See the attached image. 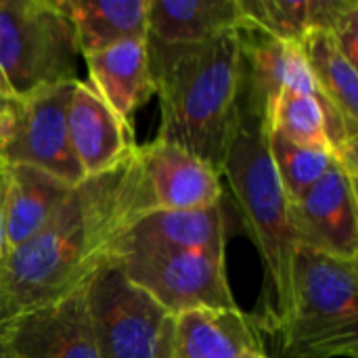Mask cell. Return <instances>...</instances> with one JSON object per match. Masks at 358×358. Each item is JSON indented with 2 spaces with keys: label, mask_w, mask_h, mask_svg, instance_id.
Returning <instances> with one entry per match:
<instances>
[{
  "label": "cell",
  "mask_w": 358,
  "mask_h": 358,
  "mask_svg": "<svg viewBox=\"0 0 358 358\" xmlns=\"http://www.w3.org/2000/svg\"><path fill=\"white\" fill-rule=\"evenodd\" d=\"M151 210L153 195L134 145L117 166L73 187L40 233L4 252L0 329L23 313L84 289L113 260L124 233Z\"/></svg>",
  "instance_id": "cell-1"
},
{
  "label": "cell",
  "mask_w": 358,
  "mask_h": 358,
  "mask_svg": "<svg viewBox=\"0 0 358 358\" xmlns=\"http://www.w3.org/2000/svg\"><path fill=\"white\" fill-rule=\"evenodd\" d=\"M147 55L162 111L155 141L197 155L222 176L245 78L239 29L189 46L147 40Z\"/></svg>",
  "instance_id": "cell-2"
},
{
  "label": "cell",
  "mask_w": 358,
  "mask_h": 358,
  "mask_svg": "<svg viewBox=\"0 0 358 358\" xmlns=\"http://www.w3.org/2000/svg\"><path fill=\"white\" fill-rule=\"evenodd\" d=\"M222 174L264 262L262 315L252 319L256 329L273 334L287 304L296 239L289 227V201L268 151L266 115L243 96Z\"/></svg>",
  "instance_id": "cell-3"
},
{
  "label": "cell",
  "mask_w": 358,
  "mask_h": 358,
  "mask_svg": "<svg viewBox=\"0 0 358 358\" xmlns=\"http://www.w3.org/2000/svg\"><path fill=\"white\" fill-rule=\"evenodd\" d=\"M358 260L296 245L289 294L273 336L283 358L358 357Z\"/></svg>",
  "instance_id": "cell-4"
},
{
  "label": "cell",
  "mask_w": 358,
  "mask_h": 358,
  "mask_svg": "<svg viewBox=\"0 0 358 358\" xmlns=\"http://www.w3.org/2000/svg\"><path fill=\"white\" fill-rule=\"evenodd\" d=\"M80 48L59 0H0V80L25 96L78 80Z\"/></svg>",
  "instance_id": "cell-5"
},
{
  "label": "cell",
  "mask_w": 358,
  "mask_h": 358,
  "mask_svg": "<svg viewBox=\"0 0 358 358\" xmlns=\"http://www.w3.org/2000/svg\"><path fill=\"white\" fill-rule=\"evenodd\" d=\"M101 358H170L174 315L134 285L117 264L105 262L84 287Z\"/></svg>",
  "instance_id": "cell-6"
},
{
  "label": "cell",
  "mask_w": 358,
  "mask_h": 358,
  "mask_svg": "<svg viewBox=\"0 0 358 358\" xmlns=\"http://www.w3.org/2000/svg\"><path fill=\"white\" fill-rule=\"evenodd\" d=\"M76 82L48 86L25 96L6 92L0 96V164L44 170L71 189L86 178L71 151L65 124Z\"/></svg>",
  "instance_id": "cell-7"
},
{
  "label": "cell",
  "mask_w": 358,
  "mask_h": 358,
  "mask_svg": "<svg viewBox=\"0 0 358 358\" xmlns=\"http://www.w3.org/2000/svg\"><path fill=\"white\" fill-rule=\"evenodd\" d=\"M124 275L170 315L239 308L227 279V258L206 252L130 254L117 258Z\"/></svg>",
  "instance_id": "cell-8"
},
{
  "label": "cell",
  "mask_w": 358,
  "mask_h": 358,
  "mask_svg": "<svg viewBox=\"0 0 358 358\" xmlns=\"http://www.w3.org/2000/svg\"><path fill=\"white\" fill-rule=\"evenodd\" d=\"M289 227L296 245L358 260L357 182L331 162L329 170L298 201L289 203Z\"/></svg>",
  "instance_id": "cell-9"
},
{
  "label": "cell",
  "mask_w": 358,
  "mask_h": 358,
  "mask_svg": "<svg viewBox=\"0 0 358 358\" xmlns=\"http://www.w3.org/2000/svg\"><path fill=\"white\" fill-rule=\"evenodd\" d=\"M2 338L17 358H101L84 289L15 317Z\"/></svg>",
  "instance_id": "cell-10"
},
{
  "label": "cell",
  "mask_w": 358,
  "mask_h": 358,
  "mask_svg": "<svg viewBox=\"0 0 358 358\" xmlns=\"http://www.w3.org/2000/svg\"><path fill=\"white\" fill-rule=\"evenodd\" d=\"M227 237L222 203L206 210H151L124 233L113 260L166 252H206L227 258Z\"/></svg>",
  "instance_id": "cell-11"
},
{
  "label": "cell",
  "mask_w": 358,
  "mask_h": 358,
  "mask_svg": "<svg viewBox=\"0 0 358 358\" xmlns=\"http://www.w3.org/2000/svg\"><path fill=\"white\" fill-rule=\"evenodd\" d=\"M155 210H206L222 201L220 174L197 155L168 143L138 145Z\"/></svg>",
  "instance_id": "cell-12"
},
{
  "label": "cell",
  "mask_w": 358,
  "mask_h": 358,
  "mask_svg": "<svg viewBox=\"0 0 358 358\" xmlns=\"http://www.w3.org/2000/svg\"><path fill=\"white\" fill-rule=\"evenodd\" d=\"M65 124L71 151L86 178L111 170L136 145L132 128L126 126L82 80L76 82L69 94Z\"/></svg>",
  "instance_id": "cell-13"
},
{
  "label": "cell",
  "mask_w": 358,
  "mask_h": 358,
  "mask_svg": "<svg viewBox=\"0 0 358 358\" xmlns=\"http://www.w3.org/2000/svg\"><path fill=\"white\" fill-rule=\"evenodd\" d=\"M69 193L71 187L44 170L31 166H4L0 182L4 252L19 248L40 233Z\"/></svg>",
  "instance_id": "cell-14"
},
{
  "label": "cell",
  "mask_w": 358,
  "mask_h": 358,
  "mask_svg": "<svg viewBox=\"0 0 358 358\" xmlns=\"http://www.w3.org/2000/svg\"><path fill=\"white\" fill-rule=\"evenodd\" d=\"M90 88L101 101L132 128L134 111L153 94L147 38L124 40L103 50L84 55Z\"/></svg>",
  "instance_id": "cell-15"
},
{
  "label": "cell",
  "mask_w": 358,
  "mask_h": 358,
  "mask_svg": "<svg viewBox=\"0 0 358 358\" xmlns=\"http://www.w3.org/2000/svg\"><path fill=\"white\" fill-rule=\"evenodd\" d=\"M245 27L239 0H149L147 40L170 46L210 42Z\"/></svg>",
  "instance_id": "cell-16"
},
{
  "label": "cell",
  "mask_w": 358,
  "mask_h": 358,
  "mask_svg": "<svg viewBox=\"0 0 358 358\" xmlns=\"http://www.w3.org/2000/svg\"><path fill=\"white\" fill-rule=\"evenodd\" d=\"M260 346L254 319L241 308L176 315L170 358H241Z\"/></svg>",
  "instance_id": "cell-17"
},
{
  "label": "cell",
  "mask_w": 358,
  "mask_h": 358,
  "mask_svg": "<svg viewBox=\"0 0 358 358\" xmlns=\"http://www.w3.org/2000/svg\"><path fill=\"white\" fill-rule=\"evenodd\" d=\"M149 0H59L76 29L80 55H90L124 40L147 38Z\"/></svg>",
  "instance_id": "cell-18"
},
{
  "label": "cell",
  "mask_w": 358,
  "mask_h": 358,
  "mask_svg": "<svg viewBox=\"0 0 358 358\" xmlns=\"http://www.w3.org/2000/svg\"><path fill=\"white\" fill-rule=\"evenodd\" d=\"M355 0H239L245 25L285 42L302 44L308 31L336 25Z\"/></svg>",
  "instance_id": "cell-19"
},
{
  "label": "cell",
  "mask_w": 358,
  "mask_h": 358,
  "mask_svg": "<svg viewBox=\"0 0 358 358\" xmlns=\"http://www.w3.org/2000/svg\"><path fill=\"white\" fill-rule=\"evenodd\" d=\"M308 67L319 94L336 109L346 128L358 134V73L342 55L338 42L327 29H313L302 42Z\"/></svg>",
  "instance_id": "cell-20"
},
{
  "label": "cell",
  "mask_w": 358,
  "mask_h": 358,
  "mask_svg": "<svg viewBox=\"0 0 358 358\" xmlns=\"http://www.w3.org/2000/svg\"><path fill=\"white\" fill-rule=\"evenodd\" d=\"M268 151L287 201H298L331 166L329 149L302 147L268 128Z\"/></svg>",
  "instance_id": "cell-21"
},
{
  "label": "cell",
  "mask_w": 358,
  "mask_h": 358,
  "mask_svg": "<svg viewBox=\"0 0 358 358\" xmlns=\"http://www.w3.org/2000/svg\"><path fill=\"white\" fill-rule=\"evenodd\" d=\"M331 36L338 42L342 55L358 67V2L355 0L331 27Z\"/></svg>",
  "instance_id": "cell-22"
},
{
  "label": "cell",
  "mask_w": 358,
  "mask_h": 358,
  "mask_svg": "<svg viewBox=\"0 0 358 358\" xmlns=\"http://www.w3.org/2000/svg\"><path fill=\"white\" fill-rule=\"evenodd\" d=\"M0 358H17L13 355V350L8 348V344L4 342V338H2V329H0Z\"/></svg>",
  "instance_id": "cell-23"
},
{
  "label": "cell",
  "mask_w": 358,
  "mask_h": 358,
  "mask_svg": "<svg viewBox=\"0 0 358 358\" xmlns=\"http://www.w3.org/2000/svg\"><path fill=\"white\" fill-rule=\"evenodd\" d=\"M241 358H268V357L262 352V348H260V346H254V348H248Z\"/></svg>",
  "instance_id": "cell-24"
},
{
  "label": "cell",
  "mask_w": 358,
  "mask_h": 358,
  "mask_svg": "<svg viewBox=\"0 0 358 358\" xmlns=\"http://www.w3.org/2000/svg\"><path fill=\"white\" fill-rule=\"evenodd\" d=\"M2 262H4V237H2V216H0V277H2Z\"/></svg>",
  "instance_id": "cell-25"
},
{
  "label": "cell",
  "mask_w": 358,
  "mask_h": 358,
  "mask_svg": "<svg viewBox=\"0 0 358 358\" xmlns=\"http://www.w3.org/2000/svg\"><path fill=\"white\" fill-rule=\"evenodd\" d=\"M2 172H4V164H0V182H2Z\"/></svg>",
  "instance_id": "cell-26"
},
{
  "label": "cell",
  "mask_w": 358,
  "mask_h": 358,
  "mask_svg": "<svg viewBox=\"0 0 358 358\" xmlns=\"http://www.w3.org/2000/svg\"><path fill=\"white\" fill-rule=\"evenodd\" d=\"M4 94V86H2V80H0V96Z\"/></svg>",
  "instance_id": "cell-27"
}]
</instances>
